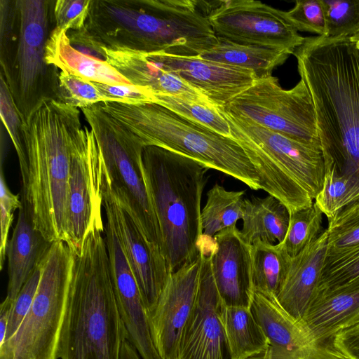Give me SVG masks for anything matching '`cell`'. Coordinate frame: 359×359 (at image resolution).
Returning <instances> with one entry per match:
<instances>
[{
	"label": "cell",
	"mask_w": 359,
	"mask_h": 359,
	"mask_svg": "<svg viewBox=\"0 0 359 359\" xmlns=\"http://www.w3.org/2000/svg\"><path fill=\"white\" fill-rule=\"evenodd\" d=\"M312 97L325 161L359 178V47L351 37H306L293 53Z\"/></svg>",
	"instance_id": "cell-1"
},
{
	"label": "cell",
	"mask_w": 359,
	"mask_h": 359,
	"mask_svg": "<svg viewBox=\"0 0 359 359\" xmlns=\"http://www.w3.org/2000/svg\"><path fill=\"white\" fill-rule=\"evenodd\" d=\"M103 222L88 231L74 254L60 337V359H121L128 334L111 280Z\"/></svg>",
	"instance_id": "cell-2"
},
{
	"label": "cell",
	"mask_w": 359,
	"mask_h": 359,
	"mask_svg": "<svg viewBox=\"0 0 359 359\" xmlns=\"http://www.w3.org/2000/svg\"><path fill=\"white\" fill-rule=\"evenodd\" d=\"M81 128L79 109L55 100L44 101L23 123L28 170L22 201L50 243L65 241L72 152Z\"/></svg>",
	"instance_id": "cell-3"
},
{
	"label": "cell",
	"mask_w": 359,
	"mask_h": 359,
	"mask_svg": "<svg viewBox=\"0 0 359 359\" xmlns=\"http://www.w3.org/2000/svg\"><path fill=\"white\" fill-rule=\"evenodd\" d=\"M143 170L161 236V250L172 271L194 260L203 237L201 202L209 168L188 156L145 146Z\"/></svg>",
	"instance_id": "cell-4"
},
{
	"label": "cell",
	"mask_w": 359,
	"mask_h": 359,
	"mask_svg": "<svg viewBox=\"0 0 359 359\" xmlns=\"http://www.w3.org/2000/svg\"><path fill=\"white\" fill-rule=\"evenodd\" d=\"M55 1L1 0V74L25 123L46 100L58 101L59 69L46 60Z\"/></svg>",
	"instance_id": "cell-5"
},
{
	"label": "cell",
	"mask_w": 359,
	"mask_h": 359,
	"mask_svg": "<svg viewBox=\"0 0 359 359\" xmlns=\"http://www.w3.org/2000/svg\"><path fill=\"white\" fill-rule=\"evenodd\" d=\"M119 125L144 146H156L191 158L260 189L257 173L241 145L156 103H100Z\"/></svg>",
	"instance_id": "cell-6"
},
{
	"label": "cell",
	"mask_w": 359,
	"mask_h": 359,
	"mask_svg": "<svg viewBox=\"0 0 359 359\" xmlns=\"http://www.w3.org/2000/svg\"><path fill=\"white\" fill-rule=\"evenodd\" d=\"M86 28L105 47L182 56L196 21L182 0H92Z\"/></svg>",
	"instance_id": "cell-7"
},
{
	"label": "cell",
	"mask_w": 359,
	"mask_h": 359,
	"mask_svg": "<svg viewBox=\"0 0 359 359\" xmlns=\"http://www.w3.org/2000/svg\"><path fill=\"white\" fill-rule=\"evenodd\" d=\"M222 111L232 137L241 145L257 173L260 189L283 203L290 214L311 206L324 180L321 147Z\"/></svg>",
	"instance_id": "cell-8"
},
{
	"label": "cell",
	"mask_w": 359,
	"mask_h": 359,
	"mask_svg": "<svg viewBox=\"0 0 359 359\" xmlns=\"http://www.w3.org/2000/svg\"><path fill=\"white\" fill-rule=\"evenodd\" d=\"M81 110L90 126L87 135L93 182L108 187L125 203L148 241L161 250V231L144 175V144L100 103Z\"/></svg>",
	"instance_id": "cell-9"
},
{
	"label": "cell",
	"mask_w": 359,
	"mask_h": 359,
	"mask_svg": "<svg viewBox=\"0 0 359 359\" xmlns=\"http://www.w3.org/2000/svg\"><path fill=\"white\" fill-rule=\"evenodd\" d=\"M74 254L62 241L41 262L32 304L16 332L0 347V359H58Z\"/></svg>",
	"instance_id": "cell-10"
},
{
	"label": "cell",
	"mask_w": 359,
	"mask_h": 359,
	"mask_svg": "<svg viewBox=\"0 0 359 359\" xmlns=\"http://www.w3.org/2000/svg\"><path fill=\"white\" fill-rule=\"evenodd\" d=\"M224 110L294 140L321 147L313 102L302 79L290 90L283 89L272 75L257 79Z\"/></svg>",
	"instance_id": "cell-11"
},
{
	"label": "cell",
	"mask_w": 359,
	"mask_h": 359,
	"mask_svg": "<svg viewBox=\"0 0 359 359\" xmlns=\"http://www.w3.org/2000/svg\"><path fill=\"white\" fill-rule=\"evenodd\" d=\"M212 4L208 18L218 38L239 44L275 47L291 54L304 41L282 11L261 1L226 0Z\"/></svg>",
	"instance_id": "cell-12"
},
{
	"label": "cell",
	"mask_w": 359,
	"mask_h": 359,
	"mask_svg": "<svg viewBox=\"0 0 359 359\" xmlns=\"http://www.w3.org/2000/svg\"><path fill=\"white\" fill-rule=\"evenodd\" d=\"M201 241L198 292L183 328L175 359H234L227 339L226 305L217 289L211 267V247Z\"/></svg>",
	"instance_id": "cell-13"
},
{
	"label": "cell",
	"mask_w": 359,
	"mask_h": 359,
	"mask_svg": "<svg viewBox=\"0 0 359 359\" xmlns=\"http://www.w3.org/2000/svg\"><path fill=\"white\" fill-rule=\"evenodd\" d=\"M93 184L107 217L114 225L148 314L156 306L172 272L161 249L146 238L128 207L108 187Z\"/></svg>",
	"instance_id": "cell-14"
},
{
	"label": "cell",
	"mask_w": 359,
	"mask_h": 359,
	"mask_svg": "<svg viewBox=\"0 0 359 359\" xmlns=\"http://www.w3.org/2000/svg\"><path fill=\"white\" fill-rule=\"evenodd\" d=\"M201 255L172 272L148 315L156 348L162 359H175L183 328L195 304Z\"/></svg>",
	"instance_id": "cell-15"
},
{
	"label": "cell",
	"mask_w": 359,
	"mask_h": 359,
	"mask_svg": "<svg viewBox=\"0 0 359 359\" xmlns=\"http://www.w3.org/2000/svg\"><path fill=\"white\" fill-rule=\"evenodd\" d=\"M104 238L118 311L128 340L141 359H162L153 339L147 311L137 283L111 219L107 217Z\"/></svg>",
	"instance_id": "cell-16"
},
{
	"label": "cell",
	"mask_w": 359,
	"mask_h": 359,
	"mask_svg": "<svg viewBox=\"0 0 359 359\" xmlns=\"http://www.w3.org/2000/svg\"><path fill=\"white\" fill-rule=\"evenodd\" d=\"M165 70L174 74L224 109L236 97L250 88L257 77L253 71L204 60L147 53Z\"/></svg>",
	"instance_id": "cell-17"
},
{
	"label": "cell",
	"mask_w": 359,
	"mask_h": 359,
	"mask_svg": "<svg viewBox=\"0 0 359 359\" xmlns=\"http://www.w3.org/2000/svg\"><path fill=\"white\" fill-rule=\"evenodd\" d=\"M88 128L79 131L73 144L69 177L65 243L74 254L81 252L93 224L102 221V201L91 178L88 152Z\"/></svg>",
	"instance_id": "cell-18"
},
{
	"label": "cell",
	"mask_w": 359,
	"mask_h": 359,
	"mask_svg": "<svg viewBox=\"0 0 359 359\" xmlns=\"http://www.w3.org/2000/svg\"><path fill=\"white\" fill-rule=\"evenodd\" d=\"M211 267L214 280L226 306L250 308L254 293L251 245L236 226L213 237Z\"/></svg>",
	"instance_id": "cell-19"
},
{
	"label": "cell",
	"mask_w": 359,
	"mask_h": 359,
	"mask_svg": "<svg viewBox=\"0 0 359 359\" xmlns=\"http://www.w3.org/2000/svg\"><path fill=\"white\" fill-rule=\"evenodd\" d=\"M250 308L270 345L301 359H346L332 342L315 339L301 323L284 311L275 297L254 291Z\"/></svg>",
	"instance_id": "cell-20"
},
{
	"label": "cell",
	"mask_w": 359,
	"mask_h": 359,
	"mask_svg": "<svg viewBox=\"0 0 359 359\" xmlns=\"http://www.w3.org/2000/svg\"><path fill=\"white\" fill-rule=\"evenodd\" d=\"M327 242L325 229L315 241L291 257L287 275L276 295L279 305L301 323L318 291Z\"/></svg>",
	"instance_id": "cell-21"
},
{
	"label": "cell",
	"mask_w": 359,
	"mask_h": 359,
	"mask_svg": "<svg viewBox=\"0 0 359 359\" xmlns=\"http://www.w3.org/2000/svg\"><path fill=\"white\" fill-rule=\"evenodd\" d=\"M103 50L106 61L133 85L147 88L154 94L175 96L216 107L205 95L165 70L147 53L105 46Z\"/></svg>",
	"instance_id": "cell-22"
},
{
	"label": "cell",
	"mask_w": 359,
	"mask_h": 359,
	"mask_svg": "<svg viewBox=\"0 0 359 359\" xmlns=\"http://www.w3.org/2000/svg\"><path fill=\"white\" fill-rule=\"evenodd\" d=\"M359 323V283L317 293L302 324L317 341L332 342L341 332Z\"/></svg>",
	"instance_id": "cell-23"
},
{
	"label": "cell",
	"mask_w": 359,
	"mask_h": 359,
	"mask_svg": "<svg viewBox=\"0 0 359 359\" xmlns=\"http://www.w3.org/2000/svg\"><path fill=\"white\" fill-rule=\"evenodd\" d=\"M22 203L6 250L8 276L6 297L11 301L15 299L39 266L52 243L36 229L28 207L23 201Z\"/></svg>",
	"instance_id": "cell-24"
},
{
	"label": "cell",
	"mask_w": 359,
	"mask_h": 359,
	"mask_svg": "<svg viewBox=\"0 0 359 359\" xmlns=\"http://www.w3.org/2000/svg\"><path fill=\"white\" fill-rule=\"evenodd\" d=\"M45 57L48 65L60 71L90 81L105 84L131 83L107 61L87 56L70 43L67 30L55 27L46 45Z\"/></svg>",
	"instance_id": "cell-25"
},
{
	"label": "cell",
	"mask_w": 359,
	"mask_h": 359,
	"mask_svg": "<svg viewBox=\"0 0 359 359\" xmlns=\"http://www.w3.org/2000/svg\"><path fill=\"white\" fill-rule=\"evenodd\" d=\"M240 229L243 239L250 245L257 241L282 243L286 236L290 213L286 206L275 197H255L245 199Z\"/></svg>",
	"instance_id": "cell-26"
},
{
	"label": "cell",
	"mask_w": 359,
	"mask_h": 359,
	"mask_svg": "<svg viewBox=\"0 0 359 359\" xmlns=\"http://www.w3.org/2000/svg\"><path fill=\"white\" fill-rule=\"evenodd\" d=\"M217 43L198 57L254 72L258 79L269 76L291 54L271 46L239 44L218 38Z\"/></svg>",
	"instance_id": "cell-27"
},
{
	"label": "cell",
	"mask_w": 359,
	"mask_h": 359,
	"mask_svg": "<svg viewBox=\"0 0 359 359\" xmlns=\"http://www.w3.org/2000/svg\"><path fill=\"white\" fill-rule=\"evenodd\" d=\"M254 291L276 299L287 275L291 257L281 243L257 241L251 245Z\"/></svg>",
	"instance_id": "cell-28"
},
{
	"label": "cell",
	"mask_w": 359,
	"mask_h": 359,
	"mask_svg": "<svg viewBox=\"0 0 359 359\" xmlns=\"http://www.w3.org/2000/svg\"><path fill=\"white\" fill-rule=\"evenodd\" d=\"M224 324L234 359H248L264 350L270 344L250 308L226 306Z\"/></svg>",
	"instance_id": "cell-29"
},
{
	"label": "cell",
	"mask_w": 359,
	"mask_h": 359,
	"mask_svg": "<svg viewBox=\"0 0 359 359\" xmlns=\"http://www.w3.org/2000/svg\"><path fill=\"white\" fill-rule=\"evenodd\" d=\"M245 191H229L219 184L207 192V200L201 210L203 234L213 238L219 231L236 226L242 219Z\"/></svg>",
	"instance_id": "cell-30"
},
{
	"label": "cell",
	"mask_w": 359,
	"mask_h": 359,
	"mask_svg": "<svg viewBox=\"0 0 359 359\" xmlns=\"http://www.w3.org/2000/svg\"><path fill=\"white\" fill-rule=\"evenodd\" d=\"M325 166L323 187L315 198V203L330 219L359 199V178L341 173L330 161H325Z\"/></svg>",
	"instance_id": "cell-31"
},
{
	"label": "cell",
	"mask_w": 359,
	"mask_h": 359,
	"mask_svg": "<svg viewBox=\"0 0 359 359\" xmlns=\"http://www.w3.org/2000/svg\"><path fill=\"white\" fill-rule=\"evenodd\" d=\"M356 283H359V243L327 252L317 293Z\"/></svg>",
	"instance_id": "cell-32"
},
{
	"label": "cell",
	"mask_w": 359,
	"mask_h": 359,
	"mask_svg": "<svg viewBox=\"0 0 359 359\" xmlns=\"http://www.w3.org/2000/svg\"><path fill=\"white\" fill-rule=\"evenodd\" d=\"M154 103L161 104L221 135L232 137L230 126L222 109L219 108L175 96L160 94H154Z\"/></svg>",
	"instance_id": "cell-33"
},
{
	"label": "cell",
	"mask_w": 359,
	"mask_h": 359,
	"mask_svg": "<svg viewBox=\"0 0 359 359\" xmlns=\"http://www.w3.org/2000/svg\"><path fill=\"white\" fill-rule=\"evenodd\" d=\"M323 215L315 203L290 214L287 231L280 243L290 257L296 256L324 231H321Z\"/></svg>",
	"instance_id": "cell-34"
},
{
	"label": "cell",
	"mask_w": 359,
	"mask_h": 359,
	"mask_svg": "<svg viewBox=\"0 0 359 359\" xmlns=\"http://www.w3.org/2000/svg\"><path fill=\"white\" fill-rule=\"evenodd\" d=\"M327 38L352 37L359 33V0H319Z\"/></svg>",
	"instance_id": "cell-35"
},
{
	"label": "cell",
	"mask_w": 359,
	"mask_h": 359,
	"mask_svg": "<svg viewBox=\"0 0 359 359\" xmlns=\"http://www.w3.org/2000/svg\"><path fill=\"white\" fill-rule=\"evenodd\" d=\"M0 114L10 138L16 151L22 182L24 184L27 176V159L24 144L23 122L12 97L9 88L4 78L0 76Z\"/></svg>",
	"instance_id": "cell-36"
},
{
	"label": "cell",
	"mask_w": 359,
	"mask_h": 359,
	"mask_svg": "<svg viewBox=\"0 0 359 359\" xmlns=\"http://www.w3.org/2000/svg\"><path fill=\"white\" fill-rule=\"evenodd\" d=\"M58 82V101L65 104L82 109L110 102L93 81L60 71Z\"/></svg>",
	"instance_id": "cell-37"
},
{
	"label": "cell",
	"mask_w": 359,
	"mask_h": 359,
	"mask_svg": "<svg viewBox=\"0 0 359 359\" xmlns=\"http://www.w3.org/2000/svg\"><path fill=\"white\" fill-rule=\"evenodd\" d=\"M327 251L359 243V199L348 205L328 219Z\"/></svg>",
	"instance_id": "cell-38"
},
{
	"label": "cell",
	"mask_w": 359,
	"mask_h": 359,
	"mask_svg": "<svg viewBox=\"0 0 359 359\" xmlns=\"http://www.w3.org/2000/svg\"><path fill=\"white\" fill-rule=\"evenodd\" d=\"M282 14L297 31L323 36L325 34L324 14L319 0H298L292 9L282 11Z\"/></svg>",
	"instance_id": "cell-39"
},
{
	"label": "cell",
	"mask_w": 359,
	"mask_h": 359,
	"mask_svg": "<svg viewBox=\"0 0 359 359\" xmlns=\"http://www.w3.org/2000/svg\"><path fill=\"white\" fill-rule=\"evenodd\" d=\"M22 205L19 195L13 194L8 187L2 168L0 172V269L2 270L6 257L8 235L13 221L14 212Z\"/></svg>",
	"instance_id": "cell-40"
},
{
	"label": "cell",
	"mask_w": 359,
	"mask_h": 359,
	"mask_svg": "<svg viewBox=\"0 0 359 359\" xmlns=\"http://www.w3.org/2000/svg\"><path fill=\"white\" fill-rule=\"evenodd\" d=\"M41 275V262L13 302L6 334V341L16 332L29 311L38 288Z\"/></svg>",
	"instance_id": "cell-41"
},
{
	"label": "cell",
	"mask_w": 359,
	"mask_h": 359,
	"mask_svg": "<svg viewBox=\"0 0 359 359\" xmlns=\"http://www.w3.org/2000/svg\"><path fill=\"white\" fill-rule=\"evenodd\" d=\"M92 0H57L54 5L56 27L79 30L85 27Z\"/></svg>",
	"instance_id": "cell-42"
},
{
	"label": "cell",
	"mask_w": 359,
	"mask_h": 359,
	"mask_svg": "<svg viewBox=\"0 0 359 359\" xmlns=\"http://www.w3.org/2000/svg\"><path fill=\"white\" fill-rule=\"evenodd\" d=\"M109 102L128 104L154 103V93L144 87L130 84H105L94 82Z\"/></svg>",
	"instance_id": "cell-43"
},
{
	"label": "cell",
	"mask_w": 359,
	"mask_h": 359,
	"mask_svg": "<svg viewBox=\"0 0 359 359\" xmlns=\"http://www.w3.org/2000/svg\"><path fill=\"white\" fill-rule=\"evenodd\" d=\"M67 34L71 45L76 50L87 56L106 61L104 46L86 27L79 30H67Z\"/></svg>",
	"instance_id": "cell-44"
},
{
	"label": "cell",
	"mask_w": 359,
	"mask_h": 359,
	"mask_svg": "<svg viewBox=\"0 0 359 359\" xmlns=\"http://www.w3.org/2000/svg\"><path fill=\"white\" fill-rule=\"evenodd\" d=\"M332 343L346 359H359V323L337 334Z\"/></svg>",
	"instance_id": "cell-45"
},
{
	"label": "cell",
	"mask_w": 359,
	"mask_h": 359,
	"mask_svg": "<svg viewBox=\"0 0 359 359\" xmlns=\"http://www.w3.org/2000/svg\"><path fill=\"white\" fill-rule=\"evenodd\" d=\"M248 359H301L297 355L282 349L270 345L264 350L248 358Z\"/></svg>",
	"instance_id": "cell-46"
},
{
	"label": "cell",
	"mask_w": 359,
	"mask_h": 359,
	"mask_svg": "<svg viewBox=\"0 0 359 359\" xmlns=\"http://www.w3.org/2000/svg\"><path fill=\"white\" fill-rule=\"evenodd\" d=\"M13 302L6 297L0 304V347L6 341V334Z\"/></svg>",
	"instance_id": "cell-47"
},
{
	"label": "cell",
	"mask_w": 359,
	"mask_h": 359,
	"mask_svg": "<svg viewBox=\"0 0 359 359\" xmlns=\"http://www.w3.org/2000/svg\"><path fill=\"white\" fill-rule=\"evenodd\" d=\"M121 359H141L135 348L131 343L126 340L122 346Z\"/></svg>",
	"instance_id": "cell-48"
},
{
	"label": "cell",
	"mask_w": 359,
	"mask_h": 359,
	"mask_svg": "<svg viewBox=\"0 0 359 359\" xmlns=\"http://www.w3.org/2000/svg\"><path fill=\"white\" fill-rule=\"evenodd\" d=\"M351 38L359 47V33L358 34H356L355 36H352Z\"/></svg>",
	"instance_id": "cell-49"
}]
</instances>
